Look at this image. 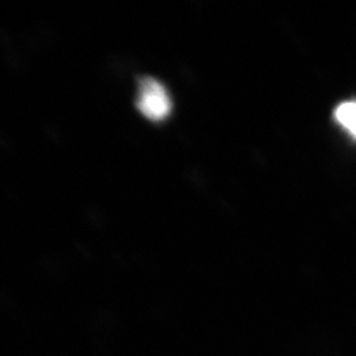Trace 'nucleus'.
Returning a JSON list of instances; mask_svg holds the SVG:
<instances>
[{"label":"nucleus","mask_w":356,"mask_h":356,"mask_svg":"<svg viewBox=\"0 0 356 356\" xmlns=\"http://www.w3.org/2000/svg\"><path fill=\"white\" fill-rule=\"evenodd\" d=\"M136 107L147 119L152 122H161L172 111V99L161 82L151 76H145L139 83Z\"/></svg>","instance_id":"f257e3e1"},{"label":"nucleus","mask_w":356,"mask_h":356,"mask_svg":"<svg viewBox=\"0 0 356 356\" xmlns=\"http://www.w3.org/2000/svg\"><path fill=\"white\" fill-rule=\"evenodd\" d=\"M335 119L342 127L356 139V102H344L335 110Z\"/></svg>","instance_id":"f03ea898"}]
</instances>
